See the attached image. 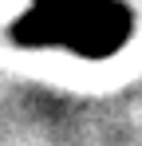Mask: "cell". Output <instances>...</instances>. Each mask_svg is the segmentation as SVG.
Listing matches in <instances>:
<instances>
[{
    "label": "cell",
    "instance_id": "1",
    "mask_svg": "<svg viewBox=\"0 0 142 146\" xmlns=\"http://www.w3.org/2000/svg\"><path fill=\"white\" fill-rule=\"evenodd\" d=\"M12 36L20 44H67L99 59L130 36V12L118 0H36Z\"/></svg>",
    "mask_w": 142,
    "mask_h": 146
}]
</instances>
